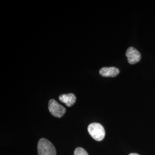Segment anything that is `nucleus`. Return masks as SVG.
Masks as SVG:
<instances>
[{"label":"nucleus","instance_id":"3","mask_svg":"<svg viewBox=\"0 0 155 155\" xmlns=\"http://www.w3.org/2000/svg\"><path fill=\"white\" fill-rule=\"evenodd\" d=\"M48 109L53 116L61 118L65 114L66 110L64 107L60 105L54 99L50 100L48 103Z\"/></svg>","mask_w":155,"mask_h":155},{"label":"nucleus","instance_id":"2","mask_svg":"<svg viewBox=\"0 0 155 155\" xmlns=\"http://www.w3.org/2000/svg\"><path fill=\"white\" fill-rule=\"evenodd\" d=\"M38 155H56L55 148L49 140L41 139L38 145Z\"/></svg>","mask_w":155,"mask_h":155},{"label":"nucleus","instance_id":"8","mask_svg":"<svg viewBox=\"0 0 155 155\" xmlns=\"http://www.w3.org/2000/svg\"><path fill=\"white\" fill-rule=\"evenodd\" d=\"M129 155H140L139 154H137V153H130V154H129Z\"/></svg>","mask_w":155,"mask_h":155},{"label":"nucleus","instance_id":"6","mask_svg":"<svg viewBox=\"0 0 155 155\" xmlns=\"http://www.w3.org/2000/svg\"><path fill=\"white\" fill-rule=\"evenodd\" d=\"M59 100L68 107H71L75 103L76 97L72 93L62 94L59 96Z\"/></svg>","mask_w":155,"mask_h":155},{"label":"nucleus","instance_id":"1","mask_svg":"<svg viewBox=\"0 0 155 155\" xmlns=\"http://www.w3.org/2000/svg\"><path fill=\"white\" fill-rule=\"evenodd\" d=\"M88 132L90 135L97 141H101L105 138V131L103 126L99 123H92L88 127Z\"/></svg>","mask_w":155,"mask_h":155},{"label":"nucleus","instance_id":"5","mask_svg":"<svg viewBox=\"0 0 155 155\" xmlns=\"http://www.w3.org/2000/svg\"><path fill=\"white\" fill-rule=\"evenodd\" d=\"M120 73L118 68L114 67H103L100 71L101 75L104 77H115Z\"/></svg>","mask_w":155,"mask_h":155},{"label":"nucleus","instance_id":"7","mask_svg":"<svg viewBox=\"0 0 155 155\" xmlns=\"http://www.w3.org/2000/svg\"><path fill=\"white\" fill-rule=\"evenodd\" d=\"M74 155H89V154L86 150H84L82 148L78 147L75 150Z\"/></svg>","mask_w":155,"mask_h":155},{"label":"nucleus","instance_id":"4","mask_svg":"<svg viewBox=\"0 0 155 155\" xmlns=\"http://www.w3.org/2000/svg\"><path fill=\"white\" fill-rule=\"evenodd\" d=\"M126 56L129 64H134L141 60V55L137 50L134 47H129L126 52Z\"/></svg>","mask_w":155,"mask_h":155}]
</instances>
